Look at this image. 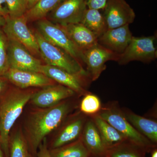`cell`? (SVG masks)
I'll use <instances>...</instances> for the list:
<instances>
[{"instance_id":"22","label":"cell","mask_w":157,"mask_h":157,"mask_svg":"<svg viewBox=\"0 0 157 157\" xmlns=\"http://www.w3.org/2000/svg\"><path fill=\"white\" fill-rule=\"evenodd\" d=\"M147 153L143 147L125 140L109 148L107 155L109 157H146Z\"/></svg>"},{"instance_id":"13","label":"cell","mask_w":157,"mask_h":157,"mask_svg":"<svg viewBox=\"0 0 157 157\" xmlns=\"http://www.w3.org/2000/svg\"><path fill=\"white\" fill-rule=\"evenodd\" d=\"M88 117L79 109L76 114L69 118L52 142V149L58 148L79 139Z\"/></svg>"},{"instance_id":"23","label":"cell","mask_w":157,"mask_h":157,"mask_svg":"<svg viewBox=\"0 0 157 157\" xmlns=\"http://www.w3.org/2000/svg\"><path fill=\"white\" fill-rule=\"evenodd\" d=\"M50 153L51 157H90L81 137L73 142L52 149Z\"/></svg>"},{"instance_id":"16","label":"cell","mask_w":157,"mask_h":157,"mask_svg":"<svg viewBox=\"0 0 157 157\" xmlns=\"http://www.w3.org/2000/svg\"><path fill=\"white\" fill-rule=\"evenodd\" d=\"M3 77L21 88L29 87H46L54 85L53 80L43 73L9 69Z\"/></svg>"},{"instance_id":"14","label":"cell","mask_w":157,"mask_h":157,"mask_svg":"<svg viewBox=\"0 0 157 157\" xmlns=\"http://www.w3.org/2000/svg\"><path fill=\"white\" fill-rule=\"evenodd\" d=\"M76 95H77L73 90L64 86L52 85L46 86L32 95L31 99L34 105L45 108L53 107L64 100Z\"/></svg>"},{"instance_id":"3","label":"cell","mask_w":157,"mask_h":157,"mask_svg":"<svg viewBox=\"0 0 157 157\" xmlns=\"http://www.w3.org/2000/svg\"><path fill=\"white\" fill-rule=\"evenodd\" d=\"M32 96L28 92H13L5 98L0 106V141L6 157H9L10 131Z\"/></svg>"},{"instance_id":"36","label":"cell","mask_w":157,"mask_h":157,"mask_svg":"<svg viewBox=\"0 0 157 157\" xmlns=\"http://www.w3.org/2000/svg\"><path fill=\"white\" fill-rule=\"evenodd\" d=\"M0 157H4L3 152L2 150V147H1V141H0Z\"/></svg>"},{"instance_id":"27","label":"cell","mask_w":157,"mask_h":157,"mask_svg":"<svg viewBox=\"0 0 157 157\" xmlns=\"http://www.w3.org/2000/svg\"><path fill=\"white\" fill-rule=\"evenodd\" d=\"M8 39L0 27V76L10 69L8 55Z\"/></svg>"},{"instance_id":"19","label":"cell","mask_w":157,"mask_h":157,"mask_svg":"<svg viewBox=\"0 0 157 157\" xmlns=\"http://www.w3.org/2000/svg\"><path fill=\"white\" fill-rule=\"evenodd\" d=\"M121 108L125 116L132 126L152 143L157 145V121L138 115L129 108Z\"/></svg>"},{"instance_id":"32","label":"cell","mask_w":157,"mask_h":157,"mask_svg":"<svg viewBox=\"0 0 157 157\" xmlns=\"http://www.w3.org/2000/svg\"><path fill=\"white\" fill-rule=\"evenodd\" d=\"M8 80L3 76H0V94L5 90L7 86Z\"/></svg>"},{"instance_id":"5","label":"cell","mask_w":157,"mask_h":157,"mask_svg":"<svg viewBox=\"0 0 157 157\" xmlns=\"http://www.w3.org/2000/svg\"><path fill=\"white\" fill-rule=\"evenodd\" d=\"M37 24L38 32L42 36L52 44L67 51L84 68L82 51L74 44L60 26L45 18L39 20Z\"/></svg>"},{"instance_id":"21","label":"cell","mask_w":157,"mask_h":157,"mask_svg":"<svg viewBox=\"0 0 157 157\" xmlns=\"http://www.w3.org/2000/svg\"><path fill=\"white\" fill-rule=\"evenodd\" d=\"M80 23L94 34L98 39L107 29L104 15L96 9L87 8Z\"/></svg>"},{"instance_id":"31","label":"cell","mask_w":157,"mask_h":157,"mask_svg":"<svg viewBox=\"0 0 157 157\" xmlns=\"http://www.w3.org/2000/svg\"><path fill=\"white\" fill-rule=\"evenodd\" d=\"M0 17L5 19L9 17V9L6 0H0Z\"/></svg>"},{"instance_id":"26","label":"cell","mask_w":157,"mask_h":157,"mask_svg":"<svg viewBox=\"0 0 157 157\" xmlns=\"http://www.w3.org/2000/svg\"><path fill=\"white\" fill-rule=\"evenodd\" d=\"M9 157H31L25 140L20 133L9 139Z\"/></svg>"},{"instance_id":"15","label":"cell","mask_w":157,"mask_h":157,"mask_svg":"<svg viewBox=\"0 0 157 157\" xmlns=\"http://www.w3.org/2000/svg\"><path fill=\"white\" fill-rule=\"evenodd\" d=\"M132 36L129 25L107 29L98 39V43L114 53L120 55L128 47Z\"/></svg>"},{"instance_id":"12","label":"cell","mask_w":157,"mask_h":157,"mask_svg":"<svg viewBox=\"0 0 157 157\" xmlns=\"http://www.w3.org/2000/svg\"><path fill=\"white\" fill-rule=\"evenodd\" d=\"M104 10L107 29L129 25L135 20V12L125 0H107Z\"/></svg>"},{"instance_id":"20","label":"cell","mask_w":157,"mask_h":157,"mask_svg":"<svg viewBox=\"0 0 157 157\" xmlns=\"http://www.w3.org/2000/svg\"><path fill=\"white\" fill-rule=\"evenodd\" d=\"M89 117L97 127L103 143L107 150L118 144L127 140L122 134L98 114H96Z\"/></svg>"},{"instance_id":"1","label":"cell","mask_w":157,"mask_h":157,"mask_svg":"<svg viewBox=\"0 0 157 157\" xmlns=\"http://www.w3.org/2000/svg\"><path fill=\"white\" fill-rule=\"evenodd\" d=\"M71 98L33 116L29 124V130L30 145L33 151H36L48 134L61 125L76 107L70 101Z\"/></svg>"},{"instance_id":"25","label":"cell","mask_w":157,"mask_h":157,"mask_svg":"<svg viewBox=\"0 0 157 157\" xmlns=\"http://www.w3.org/2000/svg\"><path fill=\"white\" fill-rule=\"evenodd\" d=\"M102 105L99 97L90 92L82 96L78 108L82 113L89 116L98 113Z\"/></svg>"},{"instance_id":"7","label":"cell","mask_w":157,"mask_h":157,"mask_svg":"<svg viewBox=\"0 0 157 157\" xmlns=\"http://www.w3.org/2000/svg\"><path fill=\"white\" fill-rule=\"evenodd\" d=\"M2 28L8 39H13L21 44L33 56L39 54L36 39L27 25L25 15L17 18L8 17Z\"/></svg>"},{"instance_id":"9","label":"cell","mask_w":157,"mask_h":157,"mask_svg":"<svg viewBox=\"0 0 157 157\" xmlns=\"http://www.w3.org/2000/svg\"><path fill=\"white\" fill-rule=\"evenodd\" d=\"M82 52L86 70L92 82L97 80L106 70L107 62L117 61L119 56L98 43Z\"/></svg>"},{"instance_id":"33","label":"cell","mask_w":157,"mask_h":157,"mask_svg":"<svg viewBox=\"0 0 157 157\" xmlns=\"http://www.w3.org/2000/svg\"><path fill=\"white\" fill-rule=\"evenodd\" d=\"M39 0H28L29 9H31L38 2Z\"/></svg>"},{"instance_id":"17","label":"cell","mask_w":157,"mask_h":157,"mask_svg":"<svg viewBox=\"0 0 157 157\" xmlns=\"http://www.w3.org/2000/svg\"><path fill=\"white\" fill-rule=\"evenodd\" d=\"M81 138L90 157L107 155L108 150L103 143L97 127L89 117L85 125Z\"/></svg>"},{"instance_id":"2","label":"cell","mask_w":157,"mask_h":157,"mask_svg":"<svg viewBox=\"0 0 157 157\" xmlns=\"http://www.w3.org/2000/svg\"><path fill=\"white\" fill-rule=\"evenodd\" d=\"M97 114L122 134L127 140L143 147L147 153L157 147V144L152 143L132 126L117 101H110L102 104Z\"/></svg>"},{"instance_id":"4","label":"cell","mask_w":157,"mask_h":157,"mask_svg":"<svg viewBox=\"0 0 157 157\" xmlns=\"http://www.w3.org/2000/svg\"><path fill=\"white\" fill-rule=\"evenodd\" d=\"M34 34L39 45V54L46 65L60 68L75 75L89 77L82 65L67 51L51 43L38 31Z\"/></svg>"},{"instance_id":"10","label":"cell","mask_w":157,"mask_h":157,"mask_svg":"<svg viewBox=\"0 0 157 157\" xmlns=\"http://www.w3.org/2000/svg\"><path fill=\"white\" fill-rule=\"evenodd\" d=\"M8 39L10 69L40 73L42 65L41 61L19 42L13 39Z\"/></svg>"},{"instance_id":"37","label":"cell","mask_w":157,"mask_h":157,"mask_svg":"<svg viewBox=\"0 0 157 157\" xmlns=\"http://www.w3.org/2000/svg\"><path fill=\"white\" fill-rule=\"evenodd\" d=\"M109 157V156H108V155H107V156H104V157Z\"/></svg>"},{"instance_id":"35","label":"cell","mask_w":157,"mask_h":157,"mask_svg":"<svg viewBox=\"0 0 157 157\" xmlns=\"http://www.w3.org/2000/svg\"><path fill=\"white\" fill-rule=\"evenodd\" d=\"M6 19L4 17H0V27H2L6 23Z\"/></svg>"},{"instance_id":"18","label":"cell","mask_w":157,"mask_h":157,"mask_svg":"<svg viewBox=\"0 0 157 157\" xmlns=\"http://www.w3.org/2000/svg\"><path fill=\"white\" fill-rule=\"evenodd\" d=\"M59 25L82 51L98 43V37L80 23Z\"/></svg>"},{"instance_id":"11","label":"cell","mask_w":157,"mask_h":157,"mask_svg":"<svg viewBox=\"0 0 157 157\" xmlns=\"http://www.w3.org/2000/svg\"><path fill=\"white\" fill-rule=\"evenodd\" d=\"M87 9L86 0H64L51 12V20L61 25L79 23Z\"/></svg>"},{"instance_id":"24","label":"cell","mask_w":157,"mask_h":157,"mask_svg":"<svg viewBox=\"0 0 157 157\" xmlns=\"http://www.w3.org/2000/svg\"><path fill=\"white\" fill-rule=\"evenodd\" d=\"M64 0H39L25 14L28 21H38L56 9Z\"/></svg>"},{"instance_id":"29","label":"cell","mask_w":157,"mask_h":157,"mask_svg":"<svg viewBox=\"0 0 157 157\" xmlns=\"http://www.w3.org/2000/svg\"><path fill=\"white\" fill-rule=\"evenodd\" d=\"M107 0H86L87 8L100 10L104 9Z\"/></svg>"},{"instance_id":"34","label":"cell","mask_w":157,"mask_h":157,"mask_svg":"<svg viewBox=\"0 0 157 157\" xmlns=\"http://www.w3.org/2000/svg\"><path fill=\"white\" fill-rule=\"evenodd\" d=\"M150 153H151V157H157V147L153 149Z\"/></svg>"},{"instance_id":"28","label":"cell","mask_w":157,"mask_h":157,"mask_svg":"<svg viewBox=\"0 0 157 157\" xmlns=\"http://www.w3.org/2000/svg\"><path fill=\"white\" fill-rule=\"evenodd\" d=\"M9 17L17 18L25 15L29 10L28 0H6Z\"/></svg>"},{"instance_id":"8","label":"cell","mask_w":157,"mask_h":157,"mask_svg":"<svg viewBox=\"0 0 157 157\" xmlns=\"http://www.w3.org/2000/svg\"><path fill=\"white\" fill-rule=\"evenodd\" d=\"M40 73L59 84L71 89L80 97L90 92L89 88L92 81L88 76L75 75L60 68L46 64L41 66Z\"/></svg>"},{"instance_id":"30","label":"cell","mask_w":157,"mask_h":157,"mask_svg":"<svg viewBox=\"0 0 157 157\" xmlns=\"http://www.w3.org/2000/svg\"><path fill=\"white\" fill-rule=\"evenodd\" d=\"M39 151L37 154L38 157H51L50 151L48 150V147L45 142L43 144H41L39 146Z\"/></svg>"},{"instance_id":"6","label":"cell","mask_w":157,"mask_h":157,"mask_svg":"<svg viewBox=\"0 0 157 157\" xmlns=\"http://www.w3.org/2000/svg\"><path fill=\"white\" fill-rule=\"evenodd\" d=\"M155 39L154 36L132 37L124 51L119 55L116 62L123 65L133 61L148 63L154 60L157 57Z\"/></svg>"}]
</instances>
